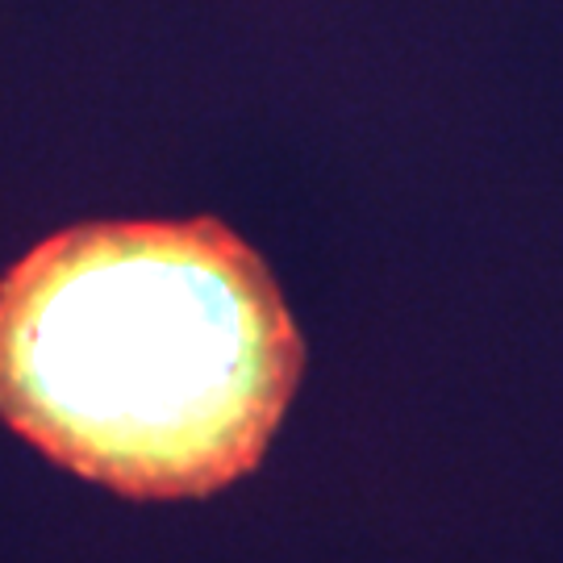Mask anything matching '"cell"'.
I'll use <instances>...</instances> for the list:
<instances>
[{"label":"cell","mask_w":563,"mask_h":563,"mask_svg":"<svg viewBox=\"0 0 563 563\" xmlns=\"http://www.w3.org/2000/svg\"><path fill=\"white\" fill-rule=\"evenodd\" d=\"M301 363L267 263L213 218L76 225L0 276V418L134 501L242 481Z\"/></svg>","instance_id":"cell-1"}]
</instances>
